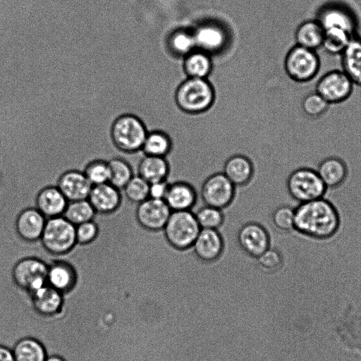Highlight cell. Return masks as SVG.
I'll return each mask as SVG.
<instances>
[{"label": "cell", "mask_w": 361, "mask_h": 361, "mask_svg": "<svg viewBox=\"0 0 361 361\" xmlns=\"http://www.w3.org/2000/svg\"><path fill=\"white\" fill-rule=\"evenodd\" d=\"M295 209L294 229L317 240L334 236L340 227L339 214L334 205L323 197L300 203Z\"/></svg>", "instance_id": "obj_1"}, {"label": "cell", "mask_w": 361, "mask_h": 361, "mask_svg": "<svg viewBox=\"0 0 361 361\" xmlns=\"http://www.w3.org/2000/svg\"><path fill=\"white\" fill-rule=\"evenodd\" d=\"M214 90L207 78H188L177 88L175 100L178 106L189 114L209 109L214 101Z\"/></svg>", "instance_id": "obj_2"}, {"label": "cell", "mask_w": 361, "mask_h": 361, "mask_svg": "<svg viewBox=\"0 0 361 361\" xmlns=\"http://www.w3.org/2000/svg\"><path fill=\"white\" fill-rule=\"evenodd\" d=\"M144 121L133 114L118 117L111 130V138L114 147L120 152L133 154L141 151L148 133Z\"/></svg>", "instance_id": "obj_3"}, {"label": "cell", "mask_w": 361, "mask_h": 361, "mask_svg": "<svg viewBox=\"0 0 361 361\" xmlns=\"http://www.w3.org/2000/svg\"><path fill=\"white\" fill-rule=\"evenodd\" d=\"M200 229L191 211H173L162 231L169 245L183 251L192 247Z\"/></svg>", "instance_id": "obj_4"}, {"label": "cell", "mask_w": 361, "mask_h": 361, "mask_svg": "<svg viewBox=\"0 0 361 361\" xmlns=\"http://www.w3.org/2000/svg\"><path fill=\"white\" fill-rule=\"evenodd\" d=\"M41 241L43 248L53 255H63L77 244L75 226L63 216L47 219Z\"/></svg>", "instance_id": "obj_5"}, {"label": "cell", "mask_w": 361, "mask_h": 361, "mask_svg": "<svg viewBox=\"0 0 361 361\" xmlns=\"http://www.w3.org/2000/svg\"><path fill=\"white\" fill-rule=\"evenodd\" d=\"M321 61L317 51L295 44L286 55L284 68L288 76L295 82L305 83L319 73Z\"/></svg>", "instance_id": "obj_6"}, {"label": "cell", "mask_w": 361, "mask_h": 361, "mask_svg": "<svg viewBox=\"0 0 361 361\" xmlns=\"http://www.w3.org/2000/svg\"><path fill=\"white\" fill-rule=\"evenodd\" d=\"M286 186L290 195L299 203L322 198L327 189L317 171L305 167L290 173Z\"/></svg>", "instance_id": "obj_7"}, {"label": "cell", "mask_w": 361, "mask_h": 361, "mask_svg": "<svg viewBox=\"0 0 361 361\" xmlns=\"http://www.w3.org/2000/svg\"><path fill=\"white\" fill-rule=\"evenodd\" d=\"M48 264L35 257L19 259L12 269V279L20 289L27 294L47 284Z\"/></svg>", "instance_id": "obj_8"}, {"label": "cell", "mask_w": 361, "mask_h": 361, "mask_svg": "<svg viewBox=\"0 0 361 361\" xmlns=\"http://www.w3.org/2000/svg\"><path fill=\"white\" fill-rule=\"evenodd\" d=\"M354 85L343 70H332L319 79L315 91L331 105L346 101L352 94Z\"/></svg>", "instance_id": "obj_9"}, {"label": "cell", "mask_w": 361, "mask_h": 361, "mask_svg": "<svg viewBox=\"0 0 361 361\" xmlns=\"http://www.w3.org/2000/svg\"><path fill=\"white\" fill-rule=\"evenodd\" d=\"M200 194L204 204L223 209L233 201L235 186L223 172H217L204 180Z\"/></svg>", "instance_id": "obj_10"}, {"label": "cell", "mask_w": 361, "mask_h": 361, "mask_svg": "<svg viewBox=\"0 0 361 361\" xmlns=\"http://www.w3.org/2000/svg\"><path fill=\"white\" fill-rule=\"evenodd\" d=\"M324 29L341 28L357 35L358 22L353 11L340 3H329L322 6L315 18Z\"/></svg>", "instance_id": "obj_11"}, {"label": "cell", "mask_w": 361, "mask_h": 361, "mask_svg": "<svg viewBox=\"0 0 361 361\" xmlns=\"http://www.w3.org/2000/svg\"><path fill=\"white\" fill-rule=\"evenodd\" d=\"M237 240L240 248L256 259L271 247L269 232L264 226L255 221L247 222L240 228Z\"/></svg>", "instance_id": "obj_12"}, {"label": "cell", "mask_w": 361, "mask_h": 361, "mask_svg": "<svg viewBox=\"0 0 361 361\" xmlns=\"http://www.w3.org/2000/svg\"><path fill=\"white\" fill-rule=\"evenodd\" d=\"M171 212L164 200L149 197L138 204L135 217L142 228L157 232L163 230Z\"/></svg>", "instance_id": "obj_13"}, {"label": "cell", "mask_w": 361, "mask_h": 361, "mask_svg": "<svg viewBox=\"0 0 361 361\" xmlns=\"http://www.w3.org/2000/svg\"><path fill=\"white\" fill-rule=\"evenodd\" d=\"M191 248L200 261L212 263L221 256L224 242L219 230L200 229Z\"/></svg>", "instance_id": "obj_14"}, {"label": "cell", "mask_w": 361, "mask_h": 361, "mask_svg": "<svg viewBox=\"0 0 361 361\" xmlns=\"http://www.w3.org/2000/svg\"><path fill=\"white\" fill-rule=\"evenodd\" d=\"M34 311L44 317L60 313L64 303L63 294L48 284L28 294Z\"/></svg>", "instance_id": "obj_15"}, {"label": "cell", "mask_w": 361, "mask_h": 361, "mask_svg": "<svg viewBox=\"0 0 361 361\" xmlns=\"http://www.w3.org/2000/svg\"><path fill=\"white\" fill-rule=\"evenodd\" d=\"M87 200L96 213L109 214L119 208L122 196L120 190L108 182L92 185Z\"/></svg>", "instance_id": "obj_16"}, {"label": "cell", "mask_w": 361, "mask_h": 361, "mask_svg": "<svg viewBox=\"0 0 361 361\" xmlns=\"http://www.w3.org/2000/svg\"><path fill=\"white\" fill-rule=\"evenodd\" d=\"M47 219L35 207L22 210L16 219V231L18 236L26 242H35L41 238Z\"/></svg>", "instance_id": "obj_17"}, {"label": "cell", "mask_w": 361, "mask_h": 361, "mask_svg": "<svg viewBox=\"0 0 361 361\" xmlns=\"http://www.w3.org/2000/svg\"><path fill=\"white\" fill-rule=\"evenodd\" d=\"M56 186L70 202L87 199L92 185L83 171L68 170L59 176Z\"/></svg>", "instance_id": "obj_18"}, {"label": "cell", "mask_w": 361, "mask_h": 361, "mask_svg": "<svg viewBox=\"0 0 361 361\" xmlns=\"http://www.w3.org/2000/svg\"><path fill=\"white\" fill-rule=\"evenodd\" d=\"M77 281V271L68 262L57 259L48 264L47 284L63 295L75 288Z\"/></svg>", "instance_id": "obj_19"}, {"label": "cell", "mask_w": 361, "mask_h": 361, "mask_svg": "<svg viewBox=\"0 0 361 361\" xmlns=\"http://www.w3.org/2000/svg\"><path fill=\"white\" fill-rule=\"evenodd\" d=\"M196 48L209 54L221 50L226 42L224 29L216 23L209 22L199 25L192 30Z\"/></svg>", "instance_id": "obj_20"}, {"label": "cell", "mask_w": 361, "mask_h": 361, "mask_svg": "<svg viewBox=\"0 0 361 361\" xmlns=\"http://www.w3.org/2000/svg\"><path fill=\"white\" fill-rule=\"evenodd\" d=\"M197 200V193L194 186L184 180L169 183L164 201L173 211H191Z\"/></svg>", "instance_id": "obj_21"}, {"label": "cell", "mask_w": 361, "mask_h": 361, "mask_svg": "<svg viewBox=\"0 0 361 361\" xmlns=\"http://www.w3.org/2000/svg\"><path fill=\"white\" fill-rule=\"evenodd\" d=\"M68 202L56 185H49L42 188L35 198L36 208L46 219L63 216Z\"/></svg>", "instance_id": "obj_22"}, {"label": "cell", "mask_w": 361, "mask_h": 361, "mask_svg": "<svg viewBox=\"0 0 361 361\" xmlns=\"http://www.w3.org/2000/svg\"><path fill=\"white\" fill-rule=\"evenodd\" d=\"M223 173L235 187L244 186L253 177L254 166L247 157L235 154L226 161Z\"/></svg>", "instance_id": "obj_23"}, {"label": "cell", "mask_w": 361, "mask_h": 361, "mask_svg": "<svg viewBox=\"0 0 361 361\" xmlns=\"http://www.w3.org/2000/svg\"><path fill=\"white\" fill-rule=\"evenodd\" d=\"M317 172L327 188L340 186L348 176L345 163L336 157H329L323 159L319 164Z\"/></svg>", "instance_id": "obj_24"}, {"label": "cell", "mask_w": 361, "mask_h": 361, "mask_svg": "<svg viewBox=\"0 0 361 361\" xmlns=\"http://www.w3.org/2000/svg\"><path fill=\"white\" fill-rule=\"evenodd\" d=\"M341 57L342 70L355 85L361 87V37H353Z\"/></svg>", "instance_id": "obj_25"}, {"label": "cell", "mask_w": 361, "mask_h": 361, "mask_svg": "<svg viewBox=\"0 0 361 361\" xmlns=\"http://www.w3.org/2000/svg\"><path fill=\"white\" fill-rule=\"evenodd\" d=\"M324 37V29L316 19L302 22L295 32V44L317 51L322 48Z\"/></svg>", "instance_id": "obj_26"}, {"label": "cell", "mask_w": 361, "mask_h": 361, "mask_svg": "<svg viewBox=\"0 0 361 361\" xmlns=\"http://www.w3.org/2000/svg\"><path fill=\"white\" fill-rule=\"evenodd\" d=\"M11 350L15 361H44L48 355L43 343L30 336L17 340Z\"/></svg>", "instance_id": "obj_27"}, {"label": "cell", "mask_w": 361, "mask_h": 361, "mask_svg": "<svg viewBox=\"0 0 361 361\" xmlns=\"http://www.w3.org/2000/svg\"><path fill=\"white\" fill-rule=\"evenodd\" d=\"M137 173L149 183L167 180L170 165L166 157L144 155L138 164Z\"/></svg>", "instance_id": "obj_28"}, {"label": "cell", "mask_w": 361, "mask_h": 361, "mask_svg": "<svg viewBox=\"0 0 361 361\" xmlns=\"http://www.w3.org/2000/svg\"><path fill=\"white\" fill-rule=\"evenodd\" d=\"M183 70L188 78H207L212 69L210 54L195 49L183 58Z\"/></svg>", "instance_id": "obj_29"}, {"label": "cell", "mask_w": 361, "mask_h": 361, "mask_svg": "<svg viewBox=\"0 0 361 361\" xmlns=\"http://www.w3.org/2000/svg\"><path fill=\"white\" fill-rule=\"evenodd\" d=\"M171 149L172 141L169 135L154 130L148 131L141 151L144 155L166 157Z\"/></svg>", "instance_id": "obj_30"}, {"label": "cell", "mask_w": 361, "mask_h": 361, "mask_svg": "<svg viewBox=\"0 0 361 361\" xmlns=\"http://www.w3.org/2000/svg\"><path fill=\"white\" fill-rule=\"evenodd\" d=\"M167 45L173 54L183 58L197 49L193 31L185 29L173 31L168 37Z\"/></svg>", "instance_id": "obj_31"}, {"label": "cell", "mask_w": 361, "mask_h": 361, "mask_svg": "<svg viewBox=\"0 0 361 361\" xmlns=\"http://www.w3.org/2000/svg\"><path fill=\"white\" fill-rule=\"evenodd\" d=\"M355 36L357 35H353L348 31L341 28L325 29L322 48L329 54L341 56L351 39Z\"/></svg>", "instance_id": "obj_32"}, {"label": "cell", "mask_w": 361, "mask_h": 361, "mask_svg": "<svg viewBox=\"0 0 361 361\" xmlns=\"http://www.w3.org/2000/svg\"><path fill=\"white\" fill-rule=\"evenodd\" d=\"M96 212L87 199L68 202L63 216L73 225L93 220Z\"/></svg>", "instance_id": "obj_33"}, {"label": "cell", "mask_w": 361, "mask_h": 361, "mask_svg": "<svg viewBox=\"0 0 361 361\" xmlns=\"http://www.w3.org/2000/svg\"><path fill=\"white\" fill-rule=\"evenodd\" d=\"M109 167V183L118 188L123 189L134 176L131 166L125 159L114 157L108 161Z\"/></svg>", "instance_id": "obj_34"}, {"label": "cell", "mask_w": 361, "mask_h": 361, "mask_svg": "<svg viewBox=\"0 0 361 361\" xmlns=\"http://www.w3.org/2000/svg\"><path fill=\"white\" fill-rule=\"evenodd\" d=\"M195 214L201 229L218 230L224 224V214L222 209L204 204Z\"/></svg>", "instance_id": "obj_35"}, {"label": "cell", "mask_w": 361, "mask_h": 361, "mask_svg": "<svg viewBox=\"0 0 361 361\" xmlns=\"http://www.w3.org/2000/svg\"><path fill=\"white\" fill-rule=\"evenodd\" d=\"M149 183L139 175L133 176L123 188L126 197L139 204L149 198Z\"/></svg>", "instance_id": "obj_36"}, {"label": "cell", "mask_w": 361, "mask_h": 361, "mask_svg": "<svg viewBox=\"0 0 361 361\" xmlns=\"http://www.w3.org/2000/svg\"><path fill=\"white\" fill-rule=\"evenodd\" d=\"M83 173L92 185L108 183L109 180L108 161L100 159L92 160L86 164Z\"/></svg>", "instance_id": "obj_37"}, {"label": "cell", "mask_w": 361, "mask_h": 361, "mask_svg": "<svg viewBox=\"0 0 361 361\" xmlns=\"http://www.w3.org/2000/svg\"><path fill=\"white\" fill-rule=\"evenodd\" d=\"M330 104L316 91L309 93L302 99L303 112L311 118L323 116L329 109Z\"/></svg>", "instance_id": "obj_38"}, {"label": "cell", "mask_w": 361, "mask_h": 361, "mask_svg": "<svg viewBox=\"0 0 361 361\" xmlns=\"http://www.w3.org/2000/svg\"><path fill=\"white\" fill-rule=\"evenodd\" d=\"M272 224L281 231L288 232L294 229L295 209L288 205L276 207L272 213Z\"/></svg>", "instance_id": "obj_39"}, {"label": "cell", "mask_w": 361, "mask_h": 361, "mask_svg": "<svg viewBox=\"0 0 361 361\" xmlns=\"http://www.w3.org/2000/svg\"><path fill=\"white\" fill-rule=\"evenodd\" d=\"M257 264L265 272L272 273L278 271L283 265L281 253L271 247L257 258Z\"/></svg>", "instance_id": "obj_40"}, {"label": "cell", "mask_w": 361, "mask_h": 361, "mask_svg": "<svg viewBox=\"0 0 361 361\" xmlns=\"http://www.w3.org/2000/svg\"><path fill=\"white\" fill-rule=\"evenodd\" d=\"M99 226L90 220L75 226L77 244L87 245L92 243L99 234Z\"/></svg>", "instance_id": "obj_41"}, {"label": "cell", "mask_w": 361, "mask_h": 361, "mask_svg": "<svg viewBox=\"0 0 361 361\" xmlns=\"http://www.w3.org/2000/svg\"><path fill=\"white\" fill-rule=\"evenodd\" d=\"M169 183L167 180L149 183V197L155 200H164Z\"/></svg>", "instance_id": "obj_42"}, {"label": "cell", "mask_w": 361, "mask_h": 361, "mask_svg": "<svg viewBox=\"0 0 361 361\" xmlns=\"http://www.w3.org/2000/svg\"><path fill=\"white\" fill-rule=\"evenodd\" d=\"M0 361H15L11 348L0 344Z\"/></svg>", "instance_id": "obj_43"}, {"label": "cell", "mask_w": 361, "mask_h": 361, "mask_svg": "<svg viewBox=\"0 0 361 361\" xmlns=\"http://www.w3.org/2000/svg\"><path fill=\"white\" fill-rule=\"evenodd\" d=\"M44 361H67L62 355L59 354H49Z\"/></svg>", "instance_id": "obj_44"}]
</instances>
